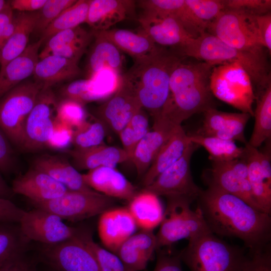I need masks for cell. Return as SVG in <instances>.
Instances as JSON below:
<instances>
[{
  "label": "cell",
  "instance_id": "cell-26",
  "mask_svg": "<svg viewBox=\"0 0 271 271\" xmlns=\"http://www.w3.org/2000/svg\"><path fill=\"white\" fill-rule=\"evenodd\" d=\"M42 39L29 44L18 57L0 69V99L11 89L33 74L39 60Z\"/></svg>",
  "mask_w": 271,
  "mask_h": 271
},
{
  "label": "cell",
  "instance_id": "cell-58",
  "mask_svg": "<svg viewBox=\"0 0 271 271\" xmlns=\"http://www.w3.org/2000/svg\"><path fill=\"white\" fill-rule=\"evenodd\" d=\"M13 10L10 2H6L4 8L0 12V51L1 40L4 31L6 26L9 23L14 17Z\"/></svg>",
  "mask_w": 271,
  "mask_h": 271
},
{
  "label": "cell",
  "instance_id": "cell-50",
  "mask_svg": "<svg viewBox=\"0 0 271 271\" xmlns=\"http://www.w3.org/2000/svg\"><path fill=\"white\" fill-rule=\"evenodd\" d=\"M248 253V258L241 271H271L270 245L264 249Z\"/></svg>",
  "mask_w": 271,
  "mask_h": 271
},
{
  "label": "cell",
  "instance_id": "cell-3",
  "mask_svg": "<svg viewBox=\"0 0 271 271\" xmlns=\"http://www.w3.org/2000/svg\"><path fill=\"white\" fill-rule=\"evenodd\" d=\"M214 66L204 62L181 61L172 73L169 97L160 115L180 125L196 113L215 108L210 88Z\"/></svg>",
  "mask_w": 271,
  "mask_h": 271
},
{
  "label": "cell",
  "instance_id": "cell-12",
  "mask_svg": "<svg viewBox=\"0 0 271 271\" xmlns=\"http://www.w3.org/2000/svg\"><path fill=\"white\" fill-rule=\"evenodd\" d=\"M58 102L51 87L43 88L26 120L21 149L32 152L46 147L56 119Z\"/></svg>",
  "mask_w": 271,
  "mask_h": 271
},
{
  "label": "cell",
  "instance_id": "cell-51",
  "mask_svg": "<svg viewBox=\"0 0 271 271\" xmlns=\"http://www.w3.org/2000/svg\"><path fill=\"white\" fill-rule=\"evenodd\" d=\"M93 38L79 41L57 48L52 50L49 55H57L78 62Z\"/></svg>",
  "mask_w": 271,
  "mask_h": 271
},
{
  "label": "cell",
  "instance_id": "cell-32",
  "mask_svg": "<svg viewBox=\"0 0 271 271\" xmlns=\"http://www.w3.org/2000/svg\"><path fill=\"white\" fill-rule=\"evenodd\" d=\"M243 158L246 162L249 185L253 196L261 210L271 213V180L263 173L258 160L259 150L245 144Z\"/></svg>",
  "mask_w": 271,
  "mask_h": 271
},
{
  "label": "cell",
  "instance_id": "cell-62",
  "mask_svg": "<svg viewBox=\"0 0 271 271\" xmlns=\"http://www.w3.org/2000/svg\"><path fill=\"white\" fill-rule=\"evenodd\" d=\"M53 271H55V270H53Z\"/></svg>",
  "mask_w": 271,
  "mask_h": 271
},
{
  "label": "cell",
  "instance_id": "cell-38",
  "mask_svg": "<svg viewBox=\"0 0 271 271\" xmlns=\"http://www.w3.org/2000/svg\"><path fill=\"white\" fill-rule=\"evenodd\" d=\"M90 0H78L65 10L41 34L43 42L55 34L85 23Z\"/></svg>",
  "mask_w": 271,
  "mask_h": 271
},
{
  "label": "cell",
  "instance_id": "cell-61",
  "mask_svg": "<svg viewBox=\"0 0 271 271\" xmlns=\"http://www.w3.org/2000/svg\"><path fill=\"white\" fill-rule=\"evenodd\" d=\"M6 2L3 0H0V12L4 8Z\"/></svg>",
  "mask_w": 271,
  "mask_h": 271
},
{
  "label": "cell",
  "instance_id": "cell-46",
  "mask_svg": "<svg viewBox=\"0 0 271 271\" xmlns=\"http://www.w3.org/2000/svg\"><path fill=\"white\" fill-rule=\"evenodd\" d=\"M75 0H47L37 12L34 31L42 34L65 10L74 4Z\"/></svg>",
  "mask_w": 271,
  "mask_h": 271
},
{
  "label": "cell",
  "instance_id": "cell-45",
  "mask_svg": "<svg viewBox=\"0 0 271 271\" xmlns=\"http://www.w3.org/2000/svg\"><path fill=\"white\" fill-rule=\"evenodd\" d=\"M193 14L206 27L225 10L223 0H185Z\"/></svg>",
  "mask_w": 271,
  "mask_h": 271
},
{
  "label": "cell",
  "instance_id": "cell-16",
  "mask_svg": "<svg viewBox=\"0 0 271 271\" xmlns=\"http://www.w3.org/2000/svg\"><path fill=\"white\" fill-rule=\"evenodd\" d=\"M143 108L133 89L121 77L117 91L97 109L98 119L119 134Z\"/></svg>",
  "mask_w": 271,
  "mask_h": 271
},
{
  "label": "cell",
  "instance_id": "cell-13",
  "mask_svg": "<svg viewBox=\"0 0 271 271\" xmlns=\"http://www.w3.org/2000/svg\"><path fill=\"white\" fill-rule=\"evenodd\" d=\"M81 232L66 241L46 245L44 261L55 271H100L91 249L81 236Z\"/></svg>",
  "mask_w": 271,
  "mask_h": 271
},
{
  "label": "cell",
  "instance_id": "cell-52",
  "mask_svg": "<svg viewBox=\"0 0 271 271\" xmlns=\"http://www.w3.org/2000/svg\"><path fill=\"white\" fill-rule=\"evenodd\" d=\"M179 253L164 251L159 252L155 267L153 271H183Z\"/></svg>",
  "mask_w": 271,
  "mask_h": 271
},
{
  "label": "cell",
  "instance_id": "cell-60",
  "mask_svg": "<svg viewBox=\"0 0 271 271\" xmlns=\"http://www.w3.org/2000/svg\"><path fill=\"white\" fill-rule=\"evenodd\" d=\"M10 188L0 175V197L9 199L13 194Z\"/></svg>",
  "mask_w": 271,
  "mask_h": 271
},
{
  "label": "cell",
  "instance_id": "cell-5",
  "mask_svg": "<svg viewBox=\"0 0 271 271\" xmlns=\"http://www.w3.org/2000/svg\"><path fill=\"white\" fill-rule=\"evenodd\" d=\"M244 248L209 231L188 240L180 254L191 271H241L248 256Z\"/></svg>",
  "mask_w": 271,
  "mask_h": 271
},
{
  "label": "cell",
  "instance_id": "cell-29",
  "mask_svg": "<svg viewBox=\"0 0 271 271\" xmlns=\"http://www.w3.org/2000/svg\"><path fill=\"white\" fill-rule=\"evenodd\" d=\"M191 143L189 134L181 124L176 126L144 175V187L149 185L161 173L179 160Z\"/></svg>",
  "mask_w": 271,
  "mask_h": 271
},
{
  "label": "cell",
  "instance_id": "cell-40",
  "mask_svg": "<svg viewBox=\"0 0 271 271\" xmlns=\"http://www.w3.org/2000/svg\"><path fill=\"white\" fill-rule=\"evenodd\" d=\"M149 126L148 116L142 109L119 133L123 149L129 160L132 158L137 145L149 130Z\"/></svg>",
  "mask_w": 271,
  "mask_h": 271
},
{
  "label": "cell",
  "instance_id": "cell-31",
  "mask_svg": "<svg viewBox=\"0 0 271 271\" xmlns=\"http://www.w3.org/2000/svg\"><path fill=\"white\" fill-rule=\"evenodd\" d=\"M80 73L77 61L50 55L39 59L33 75L35 81L43 84L44 88H48L60 82L75 78Z\"/></svg>",
  "mask_w": 271,
  "mask_h": 271
},
{
  "label": "cell",
  "instance_id": "cell-36",
  "mask_svg": "<svg viewBox=\"0 0 271 271\" xmlns=\"http://www.w3.org/2000/svg\"><path fill=\"white\" fill-rule=\"evenodd\" d=\"M253 112L254 127L248 144L258 148L271 137V83L259 91Z\"/></svg>",
  "mask_w": 271,
  "mask_h": 271
},
{
  "label": "cell",
  "instance_id": "cell-18",
  "mask_svg": "<svg viewBox=\"0 0 271 271\" xmlns=\"http://www.w3.org/2000/svg\"><path fill=\"white\" fill-rule=\"evenodd\" d=\"M203 113L202 125L196 134L247 143L244 129L251 116L249 114L223 112L215 107L208 109Z\"/></svg>",
  "mask_w": 271,
  "mask_h": 271
},
{
  "label": "cell",
  "instance_id": "cell-53",
  "mask_svg": "<svg viewBox=\"0 0 271 271\" xmlns=\"http://www.w3.org/2000/svg\"><path fill=\"white\" fill-rule=\"evenodd\" d=\"M25 211L9 199L0 197V223H19Z\"/></svg>",
  "mask_w": 271,
  "mask_h": 271
},
{
  "label": "cell",
  "instance_id": "cell-35",
  "mask_svg": "<svg viewBox=\"0 0 271 271\" xmlns=\"http://www.w3.org/2000/svg\"><path fill=\"white\" fill-rule=\"evenodd\" d=\"M16 18L15 30L0 51L1 69L20 55L27 47L29 37L35 30L37 12H21Z\"/></svg>",
  "mask_w": 271,
  "mask_h": 271
},
{
  "label": "cell",
  "instance_id": "cell-41",
  "mask_svg": "<svg viewBox=\"0 0 271 271\" xmlns=\"http://www.w3.org/2000/svg\"><path fill=\"white\" fill-rule=\"evenodd\" d=\"M105 128L99 119L87 120L73 130L72 145L76 149H86L104 144Z\"/></svg>",
  "mask_w": 271,
  "mask_h": 271
},
{
  "label": "cell",
  "instance_id": "cell-42",
  "mask_svg": "<svg viewBox=\"0 0 271 271\" xmlns=\"http://www.w3.org/2000/svg\"><path fill=\"white\" fill-rule=\"evenodd\" d=\"M88 114L84 105L69 99L58 101L56 119L74 129L82 126L88 120Z\"/></svg>",
  "mask_w": 271,
  "mask_h": 271
},
{
  "label": "cell",
  "instance_id": "cell-57",
  "mask_svg": "<svg viewBox=\"0 0 271 271\" xmlns=\"http://www.w3.org/2000/svg\"><path fill=\"white\" fill-rule=\"evenodd\" d=\"M47 0H13L10 5L13 10L22 13H32L39 10Z\"/></svg>",
  "mask_w": 271,
  "mask_h": 271
},
{
  "label": "cell",
  "instance_id": "cell-7",
  "mask_svg": "<svg viewBox=\"0 0 271 271\" xmlns=\"http://www.w3.org/2000/svg\"><path fill=\"white\" fill-rule=\"evenodd\" d=\"M210 88L218 99L253 116L256 97L250 76L242 65L232 62L216 65L210 77Z\"/></svg>",
  "mask_w": 271,
  "mask_h": 271
},
{
  "label": "cell",
  "instance_id": "cell-23",
  "mask_svg": "<svg viewBox=\"0 0 271 271\" xmlns=\"http://www.w3.org/2000/svg\"><path fill=\"white\" fill-rule=\"evenodd\" d=\"M136 1L90 0L87 23L93 31H105L134 14Z\"/></svg>",
  "mask_w": 271,
  "mask_h": 271
},
{
  "label": "cell",
  "instance_id": "cell-55",
  "mask_svg": "<svg viewBox=\"0 0 271 271\" xmlns=\"http://www.w3.org/2000/svg\"><path fill=\"white\" fill-rule=\"evenodd\" d=\"M258 34L264 48L271 51V14L270 12L255 16Z\"/></svg>",
  "mask_w": 271,
  "mask_h": 271
},
{
  "label": "cell",
  "instance_id": "cell-30",
  "mask_svg": "<svg viewBox=\"0 0 271 271\" xmlns=\"http://www.w3.org/2000/svg\"><path fill=\"white\" fill-rule=\"evenodd\" d=\"M92 31L94 42L87 64L88 78L106 68L120 75L123 62L121 51L99 31Z\"/></svg>",
  "mask_w": 271,
  "mask_h": 271
},
{
  "label": "cell",
  "instance_id": "cell-48",
  "mask_svg": "<svg viewBox=\"0 0 271 271\" xmlns=\"http://www.w3.org/2000/svg\"><path fill=\"white\" fill-rule=\"evenodd\" d=\"M225 10L258 16L270 12V0H223Z\"/></svg>",
  "mask_w": 271,
  "mask_h": 271
},
{
  "label": "cell",
  "instance_id": "cell-54",
  "mask_svg": "<svg viewBox=\"0 0 271 271\" xmlns=\"http://www.w3.org/2000/svg\"><path fill=\"white\" fill-rule=\"evenodd\" d=\"M14 154L9 140L0 128V171H10L14 165Z\"/></svg>",
  "mask_w": 271,
  "mask_h": 271
},
{
  "label": "cell",
  "instance_id": "cell-14",
  "mask_svg": "<svg viewBox=\"0 0 271 271\" xmlns=\"http://www.w3.org/2000/svg\"><path fill=\"white\" fill-rule=\"evenodd\" d=\"M60 217L48 211L36 208L25 211L20 222V229L29 240L45 245L54 244L76 236L78 229L64 223Z\"/></svg>",
  "mask_w": 271,
  "mask_h": 271
},
{
  "label": "cell",
  "instance_id": "cell-15",
  "mask_svg": "<svg viewBox=\"0 0 271 271\" xmlns=\"http://www.w3.org/2000/svg\"><path fill=\"white\" fill-rule=\"evenodd\" d=\"M204 177L207 186L236 196L261 210L252 194L247 165L243 158L227 162H212L211 167Z\"/></svg>",
  "mask_w": 271,
  "mask_h": 271
},
{
  "label": "cell",
  "instance_id": "cell-11",
  "mask_svg": "<svg viewBox=\"0 0 271 271\" xmlns=\"http://www.w3.org/2000/svg\"><path fill=\"white\" fill-rule=\"evenodd\" d=\"M198 147L191 142L179 160L144 189L159 197L181 196L193 201L197 199L202 189L194 182L190 164L193 154Z\"/></svg>",
  "mask_w": 271,
  "mask_h": 271
},
{
  "label": "cell",
  "instance_id": "cell-43",
  "mask_svg": "<svg viewBox=\"0 0 271 271\" xmlns=\"http://www.w3.org/2000/svg\"><path fill=\"white\" fill-rule=\"evenodd\" d=\"M81 236L92 251L100 271H127L120 258L115 253L96 243L90 233L81 231Z\"/></svg>",
  "mask_w": 271,
  "mask_h": 271
},
{
  "label": "cell",
  "instance_id": "cell-37",
  "mask_svg": "<svg viewBox=\"0 0 271 271\" xmlns=\"http://www.w3.org/2000/svg\"><path fill=\"white\" fill-rule=\"evenodd\" d=\"M190 141L203 147L212 162H227L242 158L244 147H238L234 141L198 134L189 135Z\"/></svg>",
  "mask_w": 271,
  "mask_h": 271
},
{
  "label": "cell",
  "instance_id": "cell-25",
  "mask_svg": "<svg viewBox=\"0 0 271 271\" xmlns=\"http://www.w3.org/2000/svg\"><path fill=\"white\" fill-rule=\"evenodd\" d=\"M156 250L157 239L153 231L141 230L125 240L115 254L127 271H141L146 268Z\"/></svg>",
  "mask_w": 271,
  "mask_h": 271
},
{
  "label": "cell",
  "instance_id": "cell-33",
  "mask_svg": "<svg viewBox=\"0 0 271 271\" xmlns=\"http://www.w3.org/2000/svg\"><path fill=\"white\" fill-rule=\"evenodd\" d=\"M99 32L121 52L130 56L133 60L150 55L158 46L141 28L136 32L121 29H108Z\"/></svg>",
  "mask_w": 271,
  "mask_h": 271
},
{
  "label": "cell",
  "instance_id": "cell-2",
  "mask_svg": "<svg viewBox=\"0 0 271 271\" xmlns=\"http://www.w3.org/2000/svg\"><path fill=\"white\" fill-rule=\"evenodd\" d=\"M183 60L176 51L158 46L150 55L133 60L132 66L121 76L154 119L167 102L172 73Z\"/></svg>",
  "mask_w": 271,
  "mask_h": 271
},
{
  "label": "cell",
  "instance_id": "cell-21",
  "mask_svg": "<svg viewBox=\"0 0 271 271\" xmlns=\"http://www.w3.org/2000/svg\"><path fill=\"white\" fill-rule=\"evenodd\" d=\"M154 120L152 129L139 142L131 160L139 176L145 174L175 127L178 125L163 115Z\"/></svg>",
  "mask_w": 271,
  "mask_h": 271
},
{
  "label": "cell",
  "instance_id": "cell-47",
  "mask_svg": "<svg viewBox=\"0 0 271 271\" xmlns=\"http://www.w3.org/2000/svg\"><path fill=\"white\" fill-rule=\"evenodd\" d=\"M143 12L162 16H172L179 19L186 4L185 0H141L136 1Z\"/></svg>",
  "mask_w": 271,
  "mask_h": 271
},
{
  "label": "cell",
  "instance_id": "cell-19",
  "mask_svg": "<svg viewBox=\"0 0 271 271\" xmlns=\"http://www.w3.org/2000/svg\"><path fill=\"white\" fill-rule=\"evenodd\" d=\"M138 227L127 207L110 208L100 215L99 237L106 249L115 253L119 246L133 235Z\"/></svg>",
  "mask_w": 271,
  "mask_h": 271
},
{
  "label": "cell",
  "instance_id": "cell-6",
  "mask_svg": "<svg viewBox=\"0 0 271 271\" xmlns=\"http://www.w3.org/2000/svg\"><path fill=\"white\" fill-rule=\"evenodd\" d=\"M166 198L167 206L156 235L157 250L211 231L200 208H191L192 200L181 196Z\"/></svg>",
  "mask_w": 271,
  "mask_h": 271
},
{
  "label": "cell",
  "instance_id": "cell-49",
  "mask_svg": "<svg viewBox=\"0 0 271 271\" xmlns=\"http://www.w3.org/2000/svg\"><path fill=\"white\" fill-rule=\"evenodd\" d=\"M73 130L71 126L56 119L46 147L61 151L68 149L72 145Z\"/></svg>",
  "mask_w": 271,
  "mask_h": 271
},
{
  "label": "cell",
  "instance_id": "cell-39",
  "mask_svg": "<svg viewBox=\"0 0 271 271\" xmlns=\"http://www.w3.org/2000/svg\"><path fill=\"white\" fill-rule=\"evenodd\" d=\"M8 224L0 225V268L24 253L29 241L19 227L16 228Z\"/></svg>",
  "mask_w": 271,
  "mask_h": 271
},
{
  "label": "cell",
  "instance_id": "cell-44",
  "mask_svg": "<svg viewBox=\"0 0 271 271\" xmlns=\"http://www.w3.org/2000/svg\"><path fill=\"white\" fill-rule=\"evenodd\" d=\"M93 37L92 31L88 32L80 26L60 31L48 40L44 48L39 53V59L47 56L57 48Z\"/></svg>",
  "mask_w": 271,
  "mask_h": 271
},
{
  "label": "cell",
  "instance_id": "cell-20",
  "mask_svg": "<svg viewBox=\"0 0 271 271\" xmlns=\"http://www.w3.org/2000/svg\"><path fill=\"white\" fill-rule=\"evenodd\" d=\"M12 190L13 193L27 197L33 204L55 199L68 190L48 174L33 167L14 180Z\"/></svg>",
  "mask_w": 271,
  "mask_h": 271
},
{
  "label": "cell",
  "instance_id": "cell-27",
  "mask_svg": "<svg viewBox=\"0 0 271 271\" xmlns=\"http://www.w3.org/2000/svg\"><path fill=\"white\" fill-rule=\"evenodd\" d=\"M33 167L48 174L68 190L87 191L93 190L85 184L82 174L62 156L42 155L34 160Z\"/></svg>",
  "mask_w": 271,
  "mask_h": 271
},
{
  "label": "cell",
  "instance_id": "cell-59",
  "mask_svg": "<svg viewBox=\"0 0 271 271\" xmlns=\"http://www.w3.org/2000/svg\"><path fill=\"white\" fill-rule=\"evenodd\" d=\"M16 16H14L13 19L6 26L4 31L3 36L1 40V50L13 34L16 29Z\"/></svg>",
  "mask_w": 271,
  "mask_h": 271
},
{
  "label": "cell",
  "instance_id": "cell-56",
  "mask_svg": "<svg viewBox=\"0 0 271 271\" xmlns=\"http://www.w3.org/2000/svg\"><path fill=\"white\" fill-rule=\"evenodd\" d=\"M0 271H36L33 262L21 254L0 268Z\"/></svg>",
  "mask_w": 271,
  "mask_h": 271
},
{
  "label": "cell",
  "instance_id": "cell-4",
  "mask_svg": "<svg viewBox=\"0 0 271 271\" xmlns=\"http://www.w3.org/2000/svg\"><path fill=\"white\" fill-rule=\"evenodd\" d=\"M179 53L216 66L232 62L240 63L258 90L270 84V74L265 56L239 51L214 35L205 32L190 39Z\"/></svg>",
  "mask_w": 271,
  "mask_h": 271
},
{
  "label": "cell",
  "instance_id": "cell-1",
  "mask_svg": "<svg viewBox=\"0 0 271 271\" xmlns=\"http://www.w3.org/2000/svg\"><path fill=\"white\" fill-rule=\"evenodd\" d=\"M201 191L198 206L215 235L241 239L249 253L270 245V215L241 198L211 185Z\"/></svg>",
  "mask_w": 271,
  "mask_h": 271
},
{
  "label": "cell",
  "instance_id": "cell-8",
  "mask_svg": "<svg viewBox=\"0 0 271 271\" xmlns=\"http://www.w3.org/2000/svg\"><path fill=\"white\" fill-rule=\"evenodd\" d=\"M43 88L35 80L22 82L0 99V128L21 149L26 120Z\"/></svg>",
  "mask_w": 271,
  "mask_h": 271
},
{
  "label": "cell",
  "instance_id": "cell-24",
  "mask_svg": "<svg viewBox=\"0 0 271 271\" xmlns=\"http://www.w3.org/2000/svg\"><path fill=\"white\" fill-rule=\"evenodd\" d=\"M61 152L71 158L72 165L77 170L89 171L100 167L115 168L129 160L123 149L104 144L86 149H67Z\"/></svg>",
  "mask_w": 271,
  "mask_h": 271
},
{
  "label": "cell",
  "instance_id": "cell-22",
  "mask_svg": "<svg viewBox=\"0 0 271 271\" xmlns=\"http://www.w3.org/2000/svg\"><path fill=\"white\" fill-rule=\"evenodd\" d=\"M85 184L109 197L129 201L138 193L136 188L115 168L100 167L82 174Z\"/></svg>",
  "mask_w": 271,
  "mask_h": 271
},
{
  "label": "cell",
  "instance_id": "cell-10",
  "mask_svg": "<svg viewBox=\"0 0 271 271\" xmlns=\"http://www.w3.org/2000/svg\"><path fill=\"white\" fill-rule=\"evenodd\" d=\"M113 204V198L92 190H68L55 199L33 204L62 219L77 221L100 215Z\"/></svg>",
  "mask_w": 271,
  "mask_h": 271
},
{
  "label": "cell",
  "instance_id": "cell-28",
  "mask_svg": "<svg viewBox=\"0 0 271 271\" xmlns=\"http://www.w3.org/2000/svg\"><path fill=\"white\" fill-rule=\"evenodd\" d=\"M121 75L104 69L90 78L75 80L73 94L76 100L85 104L112 96L118 89Z\"/></svg>",
  "mask_w": 271,
  "mask_h": 271
},
{
  "label": "cell",
  "instance_id": "cell-9",
  "mask_svg": "<svg viewBox=\"0 0 271 271\" xmlns=\"http://www.w3.org/2000/svg\"><path fill=\"white\" fill-rule=\"evenodd\" d=\"M255 15L224 10L207 26L208 33L239 51L265 56Z\"/></svg>",
  "mask_w": 271,
  "mask_h": 271
},
{
  "label": "cell",
  "instance_id": "cell-17",
  "mask_svg": "<svg viewBox=\"0 0 271 271\" xmlns=\"http://www.w3.org/2000/svg\"><path fill=\"white\" fill-rule=\"evenodd\" d=\"M138 21L143 29L156 45L176 49L179 53L191 38L181 22L172 16H162L142 12Z\"/></svg>",
  "mask_w": 271,
  "mask_h": 271
},
{
  "label": "cell",
  "instance_id": "cell-34",
  "mask_svg": "<svg viewBox=\"0 0 271 271\" xmlns=\"http://www.w3.org/2000/svg\"><path fill=\"white\" fill-rule=\"evenodd\" d=\"M128 202L127 208L141 230L153 231L160 224L165 210L159 196L143 189Z\"/></svg>",
  "mask_w": 271,
  "mask_h": 271
}]
</instances>
